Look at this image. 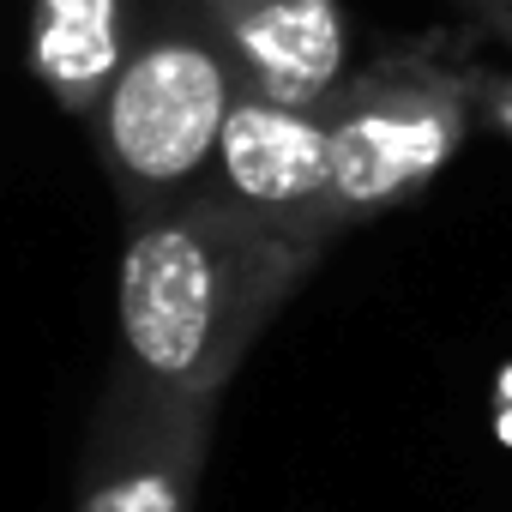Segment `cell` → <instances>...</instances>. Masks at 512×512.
I'll use <instances>...</instances> for the list:
<instances>
[{
	"label": "cell",
	"instance_id": "6da1fadb",
	"mask_svg": "<svg viewBox=\"0 0 512 512\" xmlns=\"http://www.w3.org/2000/svg\"><path fill=\"white\" fill-rule=\"evenodd\" d=\"M320 253L211 199L127 217L115 284L121 350L109 374L157 398L217 404Z\"/></svg>",
	"mask_w": 512,
	"mask_h": 512
},
{
	"label": "cell",
	"instance_id": "7a4b0ae2",
	"mask_svg": "<svg viewBox=\"0 0 512 512\" xmlns=\"http://www.w3.org/2000/svg\"><path fill=\"white\" fill-rule=\"evenodd\" d=\"M241 85L247 79L235 55L199 19L193 0L187 13L145 25L139 49L91 115L97 163L109 169L127 217L199 199Z\"/></svg>",
	"mask_w": 512,
	"mask_h": 512
},
{
	"label": "cell",
	"instance_id": "3957f363",
	"mask_svg": "<svg viewBox=\"0 0 512 512\" xmlns=\"http://www.w3.org/2000/svg\"><path fill=\"white\" fill-rule=\"evenodd\" d=\"M332 175L344 229L410 205L464 151L476 121L470 55L440 37L398 43L356 67L332 97Z\"/></svg>",
	"mask_w": 512,
	"mask_h": 512
},
{
	"label": "cell",
	"instance_id": "277c9868",
	"mask_svg": "<svg viewBox=\"0 0 512 512\" xmlns=\"http://www.w3.org/2000/svg\"><path fill=\"white\" fill-rule=\"evenodd\" d=\"M199 199L241 211L290 241L332 247L344 235V217H338L326 103L308 109V103H284L272 91L241 85Z\"/></svg>",
	"mask_w": 512,
	"mask_h": 512
},
{
	"label": "cell",
	"instance_id": "5b68a950",
	"mask_svg": "<svg viewBox=\"0 0 512 512\" xmlns=\"http://www.w3.org/2000/svg\"><path fill=\"white\" fill-rule=\"evenodd\" d=\"M211 422L217 404L157 398L109 374L79 464V512H187Z\"/></svg>",
	"mask_w": 512,
	"mask_h": 512
},
{
	"label": "cell",
	"instance_id": "8992f818",
	"mask_svg": "<svg viewBox=\"0 0 512 512\" xmlns=\"http://www.w3.org/2000/svg\"><path fill=\"white\" fill-rule=\"evenodd\" d=\"M193 7L223 37L253 91L320 109L350 79L344 0H193Z\"/></svg>",
	"mask_w": 512,
	"mask_h": 512
},
{
	"label": "cell",
	"instance_id": "52a82bcc",
	"mask_svg": "<svg viewBox=\"0 0 512 512\" xmlns=\"http://www.w3.org/2000/svg\"><path fill=\"white\" fill-rule=\"evenodd\" d=\"M139 37L145 31L133 25V0H31V73L61 109L85 121L121 79Z\"/></svg>",
	"mask_w": 512,
	"mask_h": 512
},
{
	"label": "cell",
	"instance_id": "ba28073f",
	"mask_svg": "<svg viewBox=\"0 0 512 512\" xmlns=\"http://www.w3.org/2000/svg\"><path fill=\"white\" fill-rule=\"evenodd\" d=\"M470 85H476V115H482L500 139H512V67H482V61H470Z\"/></svg>",
	"mask_w": 512,
	"mask_h": 512
},
{
	"label": "cell",
	"instance_id": "9c48e42d",
	"mask_svg": "<svg viewBox=\"0 0 512 512\" xmlns=\"http://www.w3.org/2000/svg\"><path fill=\"white\" fill-rule=\"evenodd\" d=\"M464 7H470V19H476L494 43L512 49V0H464Z\"/></svg>",
	"mask_w": 512,
	"mask_h": 512
}]
</instances>
